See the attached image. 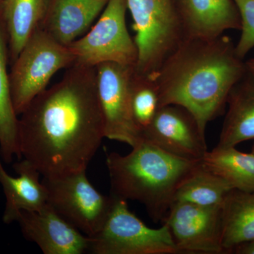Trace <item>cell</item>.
I'll return each mask as SVG.
<instances>
[{
    "label": "cell",
    "mask_w": 254,
    "mask_h": 254,
    "mask_svg": "<svg viewBox=\"0 0 254 254\" xmlns=\"http://www.w3.org/2000/svg\"><path fill=\"white\" fill-rule=\"evenodd\" d=\"M105 136L92 66L73 64L18 117L21 158L46 178L86 171Z\"/></svg>",
    "instance_id": "6da1fadb"
},
{
    "label": "cell",
    "mask_w": 254,
    "mask_h": 254,
    "mask_svg": "<svg viewBox=\"0 0 254 254\" xmlns=\"http://www.w3.org/2000/svg\"><path fill=\"white\" fill-rule=\"evenodd\" d=\"M247 70L228 37L185 38L154 76L160 107L177 105L193 114L200 128L225 110L227 97Z\"/></svg>",
    "instance_id": "7a4b0ae2"
},
{
    "label": "cell",
    "mask_w": 254,
    "mask_h": 254,
    "mask_svg": "<svg viewBox=\"0 0 254 254\" xmlns=\"http://www.w3.org/2000/svg\"><path fill=\"white\" fill-rule=\"evenodd\" d=\"M199 162L180 158L143 140L128 154L106 155L111 195L139 202L153 221L162 222L177 187Z\"/></svg>",
    "instance_id": "3957f363"
},
{
    "label": "cell",
    "mask_w": 254,
    "mask_h": 254,
    "mask_svg": "<svg viewBox=\"0 0 254 254\" xmlns=\"http://www.w3.org/2000/svg\"><path fill=\"white\" fill-rule=\"evenodd\" d=\"M138 51L135 70L155 76L185 39L175 0H127Z\"/></svg>",
    "instance_id": "277c9868"
},
{
    "label": "cell",
    "mask_w": 254,
    "mask_h": 254,
    "mask_svg": "<svg viewBox=\"0 0 254 254\" xmlns=\"http://www.w3.org/2000/svg\"><path fill=\"white\" fill-rule=\"evenodd\" d=\"M68 47L63 46L39 28L28 39L9 72L11 96L16 115L26 110L32 100L46 89L62 68L74 64Z\"/></svg>",
    "instance_id": "5b68a950"
},
{
    "label": "cell",
    "mask_w": 254,
    "mask_h": 254,
    "mask_svg": "<svg viewBox=\"0 0 254 254\" xmlns=\"http://www.w3.org/2000/svg\"><path fill=\"white\" fill-rule=\"evenodd\" d=\"M114 197V196H113ZM115 198L104 225L89 237L88 252L94 254H177L166 224L159 228L147 226L128 209L127 201Z\"/></svg>",
    "instance_id": "8992f818"
},
{
    "label": "cell",
    "mask_w": 254,
    "mask_h": 254,
    "mask_svg": "<svg viewBox=\"0 0 254 254\" xmlns=\"http://www.w3.org/2000/svg\"><path fill=\"white\" fill-rule=\"evenodd\" d=\"M127 0H109L94 26L68 46L74 64L95 67L114 63L136 66L138 51L127 29Z\"/></svg>",
    "instance_id": "52a82bcc"
},
{
    "label": "cell",
    "mask_w": 254,
    "mask_h": 254,
    "mask_svg": "<svg viewBox=\"0 0 254 254\" xmlns=\"http://www.w3.org/2000/svg\"><path fill=\"white\" fill-rule=\"evenodd\" d=\"M48 191V204L88 237L104 225L115 198L100 193L92 185L86 171L42 180Z\"/></svg>",
    "instance_id": "ba28073f"
},
{
    "label": "cell",
    "mask_w": 254,
    "mask_h": 254,
    "mask_svg": "<svg viewBox=\"0 0 254 254\" xmlns=\"http://www.w3.org/2000/svg\"><path fill=\"white\" fill-rule=\"evenodd\" d=\"M95 68L105 138L132 148L143 141L131 111V81L135 67L105 63Z\"/></svg>",
    "instance_id": "9c48e42d"
},
{
    "label": "cell",
    "mask_w": 254,
    "mask_h": 254,
    "mask_svg": "<svg viewBox=\"0 0 254 254\" xmlns=\"http://www.w3.org/2000/svg\"><path fill=\"white\" fill-rule=\"evenodd\" d=\"M222 205L175 201L163 219L179 254H222Z\"/></svg>",
    "instance_id": "30bf717a"
},
{
    "label": "cell",
    "mask_w": 254,
    "mask_h": 254,
    "mask_svg": "<svg viewBox=\"0 0 254 254\" xmlns=\"http://www.w3.org/2000/svg\"><path fill=\"white\" fill-rule=\"evenodd\" d=\"M142 136L143 140L187 160L200 161L208 151L205 131L193 114L180 105L160 107Z\"/></svg>",
    "instance_id": "8fae6325"
},
{
    "label": "cell",
    "mask_w": 254,
    "mask_h": 254,
    "mask_svg": "<svg viewBox=\"0 0 254 254\" xmlns=\"http://www.w3.org/2000/svg\"><path fill=\"white\" fill-rule=\"evenodd\" d=\"M16 222L23 237L45 254H82L88 252L89 237L47 204L40 211H21Z\"/></svg>",
    "instance_id": "7c38bea8"
},
{
    "label": "cell",
    "mask_w": 254,
    "mask_h": 254,
    "mask_svg": "<svg viewBox=\"0 0 254 254\" xmlns=\"http://www.w3.org/2000/svg\"><path fill=\"white\" fill-rule=\"evenodd\" d=\"M185 38L212 39L228 30H241L233 0H175Z\"/></svg>",
    "instance_id": "4fadbf2b"
},
{
    "label": "cell",
    "mask_w": 254,
    "mask_h": 254,
    "mask_svg": "<svg viewBox=\"0 0 254 254\" xmlns=\"http://www.w3.org/2000/svg\"><path fill=\"white\" fill-rule=\"evenodd\" d=\"M109 0H49L41 28L64 46L89 31Z\"/></svg>",
    "instance_id": "5bb4252c"
},
{
    "label": "cell",
    "mask_w": 254,
    "mask_h": 254,
    "mask_svg": "<svg viewBox=\"0 0 254 254\" xmlns=\"http://www.w3.org/2000/svg\"><path fill=\"white\" fill-rule=\"evenodd\" d=\"M18 177L5 170L0 157V185L6 199L2 220L5 224L16 222L21 211H40L48 204V191L41 175L32 164L21 158L13 165Z\"/></svg>",
    "instance_id": "9a60e30c"
},
{
    "label": "cell",
    "mask_w": 254,
    "mask_h": 254,
    "mask_svg": "<svg viewBox=\"0 0 254 254\" xmlns=\"http://www.w3.org/2000/svg\"><path fill=\"white\" fill-rule=\"evenodd\" d=\"M227 105L218 148L237 147L242 142L254 141V76L247 72L232 88Z\"/></svg>",
    "instance_id": "2e32d148"
},
{
    "label": "cell",
    "mask_w": 254,
    "mask_h": 254,
    "mask_svg": "<svg viewBox=\"0 0 254 254\" xmlns=\"http://www.w3.org/2000/svg\"><path fill=\"white\" fill-rule=\"evenodd\" d=\"M48 3L49 0H4L0 18L7 35L11 65L33 33L41 27Z\"/></svg>",
    "instance_id": "e0dca14e"
},
{
    "label": "cell",
    "mask_w": 254,
    "mask_h": 254,
    "mask_svg": "<svg viewBox=\"0 0 254 254\" xmlns=\"http://www.w3.org/2000/svg\"><path fill=\"white\" fill-rule=\"evenodd\" d=\"M7 35L0 18V157L9 164L16 157L21 160L18 141V116L15 111L9 72Z\"/></svg>",
    "instance_id": "ac0fdd59"
},
{
    "label": "cell",
    "mask_w": 254,
    "mask_h": 254,
    "mask_svg": "<svg viewBox=\"0 0 254 254\" xmlns=\"http://www.w3.org/2000/svg\"><path fill=\"white\" fill-rule=\"evenodd\" d=\"M222 246L225 254L254 240V191L232 189L222 204Z\"/></svg>",
    "instance_id": "d6986e66"
},
{
    "label": "cell",
    "mask_w": 254,
    "mask_h": 254,
    "mask_svg": "<svg viewBox=\"0 0 254 254\" xmlns=\"http://www.w3.org/2000/svg\"><path fill=\"white\" fill-rule=\"evenodd\" d=\"M232 189L226 180L207 168L201 160L177 187L174 202L201 206L222 205Z\"/></svg>",
    "instance_id": "ffe728a7"
},
{
    "label": "cell",
    "mask_w": 254,
    "mask_h": 254,
    "mask_svg": "<svg viewBox=\"0 0 254 254\" xmlns=\"http://www.w3.org/2000/svg\"><path fill=\"white\" fill-rule=\"evenodd\" d=\"M203 165L226 180L230 186L245 191H254V153H243L236 147L218 148L208 151Z\"/></svg>",
    "instance_id": "44dd1931"
},
{
    "label": "cell",
    "mask_w": 254,
    "mask_h": 254,
    "mask_svg": "<svg viewBox=\"0 0 254 254\" xmlns=\"http://www.w3.org/2000/svg\"><path fill=\"white\" fill-rule=\"evenodd\" d=\"M131 105L133 121L143 132L160 108V91L154 76L133 70L131 81Z\"/></svg>",
    "instance_id": "7402d4cb"
},
{
    "label": "cell",
    "mask_w": 254,
    "mask_h": 254,
    "mask_svg": "<svg viewBox=\"0 0 254 254\" xmlns=\"http://www.w3.org/2000/svg\"><path fill=\"white\" fill-rule=\"evenodd\" d=\"M240 13L242 31L235 46L237 55L244 60L254 48V0H233Z\"/></svg>",
    "instance_id": "603a6c76"
},
{
    "label": "cell",
    "mask_w": 254,
    "mask_h": 254,
    "mask_svg": "<svg viewBox=\"0 0 254 254\" xmlns=\"http://www.w3.org/2000/svg\"><path fill=\"white\" fill-rule=\"evenodd\" d=\"M232 254H254V240L246 241L234 247Z\"/></svg>",
    "instance_id": "cb8c5ba5"
},
{
    "label": "cell",
    "mask_w": 254,
    "mask_h": 254,
    "mask_svg": "<svg viewBox=\"0 0 254 254\" xmlns=\"http://www.w3.org/2000/svg\"><path fill=\"white\" fill-rule=\"evenodd\" d=\"M245 64L247 72L251 73L252 76H254V58L246 62Z\"/></svg>",
    "instance_id": "d4e9b609"
},
{
    "label": "cell",
    "mask_w": 254,
    "mask_h": 254,
    "mask_svg": "<svg viewBox=\"0 0 254 254\" xmlns=\"http://www.w3.org/2000/svg\"><path fill=\"white\" fill-rule=\"evenodd\" d=\"M4 0H0V9H1V5H2L3 2H4Z\"/></svg>",
    "instance_id": "484cf974"
},
{
    "label": "cell",
    "mask_w": 254,
    "mask_h": 254,
    "mask_svg": "<svg viewBox=\"0 0 254 254\" xmlns=\"http://www.w3.org/2000/svg\"><path fill=\"white\" fill-rule=\"evenodd\" d=\"M252 152L254 153V144L253 145V147H252Z\"/></svg>",
    "instance_id": "4316f807"
}]
</instances>
